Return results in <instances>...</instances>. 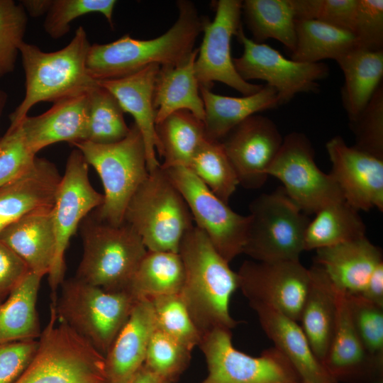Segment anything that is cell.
Listing matches in <instances>:
<instances>
[{"label":"cell","instance_id":"1","mask_svg":"<svg viewBox=\"0 0 383 383\" xmlns=\"http://www.w3.org/2000/svg\"><path fill=\"white\" fill-rule=\"evenodd\" d=\"M178 254L184 272L179 295L201 336L216 329L231 331L239 323L229 312L231 297L238 289L237 272L196 226L184 235Z\"/></svg>","mask_w":383,"mask_h":383},{"label":"cell","instance_id":"2","mask_svg":"<svg viewBox=\"0 0 383 383\" xmlns=\"http://www.w3.org/2000/svg\"><path fill=\"white\" fill-rule=\"evenodd\" d=\"M178 18L164 34L150 40L124 35L115 41L90 45L87 69L96 81L113 79L133 74L150 65H177L194 50L202 32L203 18L193 2L177 1Z\"/></svg>","mask_w":383,"mask_h":383},{"label":"cell","instance_id":"3","mask_svg":"<svg viewBox=\"0 0 383 383\" xmlns=\"http://www.w3.org/2000/svg\"><path fill=\"white\" fill-rule=\"evenodd\" d=\"M90 45L82 26L77 28L68 45L55 52L42 51L23 41L19 53L25 73V96L10 114V126L18 124L39 102L55 103L88 92L94 87L96 81L87 69Z\"/></svg>","mask_w":383,"mask_h":383},{"label":"cell","instance_id":"4","mask_svg":"<svg viewBox=\"0 0 383 383\" xmlns=\"http://www.w3.org/2000/svg\"><path fill=\"white\" fill-rule=\"evenodd\" d=\"M55 299L36 353L14 383H109L104 355L57 319Z\"/></svg>","mask_w":383,"mask_h":383},{"label":"cell","instance_id":"5","mask_svg":"<svg viewBox=\"0 0 383 383\" xmlns=\"http://www.w3.org/2000/svg\"><path fill=\"white\" fill-rule=\"evenodd\" d=\"M82 226L83 254L76 278L106 291H127L148 250L127 223L112 225L95 216Z\"/></svg>","mask_w":383,"mask_h":383},{"label":"cell","instance_id":"6","mask_svg":"<svg viewBox=\"0 0 383 383\" xmlns=\"http://www.w3.org/2000/svg\"><path fill=\"white\" fill-rule=\"evenodd\" d=\"M77 147L99 175L104 194L94 216L112 225L124 222L128 204L149 171L141 133L135 123L121 140L110 144L80 141Z\"/></svg>","mask_w":383,"mask_h":383},{"label":"cell","instance_id":"7","mask_svg":"<svg viewBox=\"0 0 383 383\" xmlns=\"http://www.w3.org/2000/svg\"><path fill=\"white\" fill-rule=\"evenodd\" d=\"M182 194L161 167L149 172L126 208L124 222L150 251L178 252L184 235L194 225Z\"/></svg>","mask_w":383,"mask_h":383},{"label":"cell","instance_id":"8","mask_svg":"<svg viewBox=\"0 0 383 383\" xmlns=\"http://www.w3.org/2000/svg\"><path fill=\"white\" fill-rule=\"evenodd\" d=\"M61 286L57 319L105 356L137 301L127 291H106L76 277Z\"/></svg>","mask_w":383,"mask_h":383},{"label":"cell","instance_id":"9","mask_svg":"<svg viewBox=\"0 0 383 383\" xmlns=\"http://www.w3.org/2000/svg\"><path fill=\"white\" fill-rule=\"evenodd\" d=\"M249 210L243 253L258 262L299 261L310 219L284 188L260 194Z\"/></svg>","mask_w":383,"mask_h":383},{"label":"cell","instance_id":"10","mask_svg":"<svg viewBox=\"0 0 383 383\" xmlns=\"http://www.w3.org/2000/svg\"><path fill=\"white\" fill-rule=\"evenodd\" d=\"M208 369L199 383H301L289 360L274 347L253 357L235 349L231 331L216 329L199 345Z\"/></svg>","mask_w":383,"mask_h":383},{"label":"cell","instance_id":"11","mask_svg":"<svg viewBox=\"0 0 383 383\" xmlns=\"http://www.w3.org/2000/svg\"><path fill=\"white\" fill-rule=\"evenodd\" d=\"M162 169L186 201L196 226L206 234L217 252L228 262L243 253L248 216L232 210L188 167Z\"/></svg>","mask_w":383,"mask_h":383},{"label":"cell","instance_id":"12","mask_svg":"<svg viewBox=\"0 0 383 383\" xmlns=\"http://www.w3.org/2000/svg\"><path fill=\"white\" fill-rule=\"evenodd\" d=\"M267 174L282 183L289 197L306 215L344 200L331 174L317 166L313 145L303 133L292 132L283 138Z\"/></svg>","mask_w":383,"mask_h":383},{"label":"cell","instance_id":"13","mask_svg":"<svg viewBox=\"0 0 383 383\" xmlns=\"http://www.w3.org/2000/svg\"><path fill=\"white\" fill-rule=\"evenodd\" d=\"M235 36L243 48L242 55L233 58L237 72L246 82H267L277 91L279 105L287 104L299 93H317L320 87L318 81L329 75L330 69L326 64L287 59L271 46L247 37L242 27Z\"/></svg>","mask_w":383,"mask_h":383},{"label":"cell","instance_id":"14","mask_svg":"<svg viewBox=\"0 0 383 383\" xmlns=\"http://www.w3.org/2000/svg\"><path fill=\"white\" fill-rule=\"evenodd\" d=\"M88 163L82 152L74 150L69 155L52 207L56 236V253L48 274L49 285L55 292L64 279L65 254L70 240L79 224L94 209L104 201V195L91 186Z\"/></svg>","mask_w":383,"mask_h":383},{"label":"cell","instance_id":"15","mask_svg":"<svg viewBox=\"0 0 383 383\" xmlns=\"http://www.w3.org/2000/svg\"><path fill=\"white\" fill-rule=\"evenodd\" d=\"M242 3L240 0H219L215 4L213 20L203 19L204 37L194 62L200 88L211 89L214 82H219L248 96L263 87L243 79L231 57L232 37L242 27Z\"/></svg>","mask_w":383,"mask_h":383},{"label":"cell","instance_id":"16","mask_svg":"<svg viewBox=\"0 0 383 383\" xmlns=\"http://www.w3.org/2000/svg\"><path fill=\"white\" fill-rule=\"evenodd\" d=\"M238 289L249 304L272 306L299 321L310 274L299 261L246 260L237 272Z\"/></svg>","mask_w":383,"mask_h":383},{"label":"cell","instance_id":"17","mask_svg":"<svg viewBox=\"0 0 383 383\" xmlns=\"http://www.w3.org/2000/svg\"><path fill=\"white\" fill-rule=\"evenodd\" d=\"M282 141L274 121L256 113L237 125L220 142L235 171L239 185L258 189L267 181V171Z\"/></svg>","mask_w":383,"mask_h":383},{"label":"cell","instance_id":"18","mask_svg":"<svg viewBox=\"0 0 383 383\" xmlns=\"http://www.w3.org/2000/svg\"><path fill=\"white\" fill-rule=\"evenodd\" d=\"M332 164L331 174L344 200L358 211L383 210V160L375 157L336 135L326 145Z\"/></svg>","mask_w":383,"mask_h":383},{"label":"cell","instance_id":"19","mask_svg":"<svg viewBox=\"0 0 383 383\" xmlns=\"http://www.w3.org/2000/svg\"><path fill=\"white\" fill-rule=\"evenodd\" d=\"M335 289V328L322 364L335 382L380 383L383 367L367 353L354 328L345 292Z\"/></svg>","mask_w":383,"mask_h":383},{"label":"cell","instance_id":"20","mask_svg":"<svg viewBox=\"0 0 383 383\" xmlns=\"http://www.w3.org/2000/svg\"><path fill=\"white\" fill-rule=\"evenodd\" d=\"M62 176L54 163L35 157L21 176L0 187V233L30 213L52 209Z\"/></svg>","mask_w":383,"mask_h":383},{"label":"cell","instance_id":"21","mask_svg":"<svg viewBox=\"0 0 383 383\" xmlns=\"http://www.w3.org/2000/svg\"><path fill=\"white\" fill-rule=\"evenodd\" d=\"M160 68V65L152 64L123 77L96 81L116 98L124 113H130L134 118V123L143 139L149 172L160 167L155 152L158 141L153 106L155 85Z\"/></svg>","mask_w":383,"mask_h":383},{"label":"cell","instance_id":"22","mask_svg":"<svg viewBox=\"0 0 383 383\" xmlns=\"http://www.w3.org/2000/svg\"><path fill=\"white\" fill-rule=\"evenodd\" d=\"M18 123L29 148L35 155L55 143L84 141L89 125L88 92L55 102L45 113L27 115Z\"/></svg>","mask_w":383,"mask_h":383},{"label":"cell","instance_id":"23","mask_svg":"<svg viewBox=\"0 0 383 383\" xmlns=\"http://www.w3.org/2000/svg\"><path fill=\"white\" fill-rule=\"evenodd\" d=\"M262 329L274 348L290 362L302 381L309 383H335L313 354L298 321L277 309L261 304H251Z\"/></svg>","mask_w":383,"mask_h":383},{"label":"cell","instance_id":"24","mask_svg":"<svg viewBox=\"0 0 383 383\" xmlns=\"http://www.w3.org/2000/svg\"><path fill=\"white\" fill-rule=\"evenodd\" d=\"M155 329L152 301H137L104 356L109 383H127L144 364L148 345Z\"/></svg>","mask_w":383,"mask_h":383},{"label":"cell","instance_id":"25","mask_svg":"<svg viewBox=\"0 0 383 383\" xmlns=\"http://www.w3.org/2000/svg\"><path fill=\"white\" fill-rule=\"evenodd\" d=\"M381 249L366 236L316 250L314 262L338 289L360 294L374 269L382 262Z\"/></svg>","mask_w":383,"mask_h":383},{"label":"cell","instance_id":"26","mask_svg":"<svg viewBox=\"0 0 383 383\" xmlns=\"http://www.w3.org/2000/svg\"><path fill=\"white\" fill-rule=\"evenodd\" d=\"M52 210L27 214L0 233V241L23 259L30 272L42 277L48 275L56 253Z\"/></svg>","mask_w":383,"mask_h":383},{"label":"cell","instance_id":"27","mask_svg":"<svg viewBox=\"0 0 383 383\" xmlns=\"http://www.w3.org/2000/svg\"><path fill=\"white\" fill-rule=\"evenodd\" d=\"M309 270V284L299 322L313 354L323 363L335 328L336 289L321 267L314 264Z\"/></svg>","mask_w":383,"mask_h":383},{"label":"cell","instance_id":"28","mask_svg":"<svg viewBox=\"0 0 383 383\" xmlns=\"http://www.w3.org/2000/svg\"><path fill=\"white\" fill-rule=\"evenodd\" d=\"M204 107V125L208 140L221 141L237 125L251 115L279 105L277 91L270 85L251 95L233 97L200 88Z\"/></svg>","mask_w":383,"mask_h":383},{"label":"cell","instance_id":"29","mask_svg":"<svg viewBox=\"0 0 383 383\" xmlns=\"http://www.w3.org/2000/svg\"><path fill=\"white\" fill-rule=\"evenodd\" d=\"M197 54L195 48L181 64L160 66L153 94L155 124L179 110L189 111L204 121V103L194 71Z\"/></svg>","mask_w":383,"mask_h":383},{"label":"cell","instance_id":"30","mask_svg":"<svg viewBox=\"0 0 383 383\" xmlns=\"http://www.w3.org/2000/svg\"><path fill=\"white\" fill-rule=\"evenodd\" d=\"M344 74L343 106L349 121L356 118L382 83L383 50L355 48L337 61Z\"/></svg>","mask_w":383,"mask_h":383},{"label":"cell","instance_id":"31","mask_svg":"<svg viewBox=\"0 0 383 383\" xmlns=\"http://www.w3.org/2000/svg\"><path fill=\"white\" fill-rule=\"evenodd\" d=\"M43 277L30 272L0 303V343L40 338L36 304Z\"/></svg>","mask_w":383,"mask_h":383},{"label":"cell","instance_id":"32","mask_svg":"<svg viewBox=\"0 0 383 383\" xmlns=\"http://www.w3.org/2000/svg\"><path fill=\"white\" fill-rule=\"evenodd\" d=\"M296 45L292 60L304 63H318L326 59L336 62L359 43L349 30L309 19H296Z\"/></svg>","mask_w":383,"mask_h":383},{"label":"cell","instance_id":"33","mask_svg":"<svg viewBox=\"0 0 383 383\" xmlns=\"http://www.w3.org/2000/svg\"><path fill=\"white\" fill-rule=\"evenodd\" d=\"M160 166L188 167L201 144L206 139L203 121L190 111L179 110L155 124Z\"/></svg>","mask_w":383,"mask_h":383},{"label":"cell","instance_id":"34","mask_svg":"<svg viewBox=\"0 0 383 383\" xmlns=\"http://www.w3.org/2000/svg\"><path fill=\"white\" fill-rule=\"evenodd\" d=\"M184 272L178 252L148 250L139 263L127 292L136 301L179 294Z\"/></svg>","mask_w":383,"mask_h":383},{"label":"cell","instance_id":"35","mask_svg":"<svg viewBox=\"0 0 383 383\" xmlns=\"http://www.w3.org/2000/svg\"><path fill=\"white\" fill-rule=\"evenodd\" d=\"M304 236V250H317L365 236L359 211L345 200L331 203L316 213Z\"/></svg>","mask_w":383,"mask_h":383},{"label":"cell","instance_id":"36","mask_svg":"<svg viewBox=\"0 0 383 383\" xmlns=\"http://www.w3.org/2000/svg\"><path fill=\"white\" fill-rule=\"evenodd\" d=\"M242 13L253 41L275 39L292 52L296 45V18L291 0H245Z\"/></svg>","mask_w":383,"mask_h":383},{"label":"cell","instance_id":"37","mask_svg":"<svg viewBox=\"0 0 383 383\" xmlns=\"http://www.w3.org/2000/svg\"><path fill=\"white\" fill-rule=\"evenodd\" d=\"M188 168L226 204L239 185L235 171L220 141L206 138L194 155Z\"/></svg>","mask_w":383,"mask_h":383},{"label":"cell","instance_id":"38","mask_svg":"<svg viewBox=\"0 0 383 383\" xmlns=\"http://www.w3.org/2000/svg\"><path fill=\"white\" fill-rule=\"evenodd\" d=\"M89 125L87 139L97 144H110L123 139L129 133L116 98L106 88L96 84L88 91Z\"/></svg>","mask_w":383,"mask_h":383},{"label":"cell","instance_id":"39","mask_svg":"<svg viewBox=\"0 0 383 383\" xmlns=\"http://www.w3.org/2000/svg\"><path fill=\"white\" fill-rule=\"evenodd\" d=\"M345 294L358 338L369 355L383 367V306L359 294Z\"/></svg>","mask_w":383,"mask_h":383},{"label":"cell","instance_id":"40","mask_svg":"<svg viewBox=\"0 0 383 383\" xmlns=\"http://www.w3.org/2000/svg\"><path fill=\"white\" fill-rule=\"evenodd\" d=\"M151 301L158 330L191 351L199 346L201 336L179 294L160 296Z\"/></svg>","mask_w":383,"mask_h":383},{"label":"cell","instance_id":"41","mask_svg":"<svg viewBox=\"0 0 383 383\" xmlns=\"http://www.w3.org/2000/svg\"><path fill=\"white\" fill-rule=\"evenodd\" d=\"M28 25L21 3L0 0V78L13 72Z\"/></svg>","mask_w":383,"mask_h":383},{"label":"cell","instance_id":"42","mask_svg":"<svg viewBox=\"0 0 383 383\" xmlns=\"http://www.w3.org/2000/svg\"><path fill=\"white\" fill-rule=\"evenodd\" d=\"M192 352L156 328L144 364L169 383H173L187 367Z\"/></svg>","mask_w":383,"mask_h":383},{"label":"cell","instance_id":"43","mask_svg":"<svg viewBox=\"0 0 383 383\" xmlns=\"http://www.w3.org/2000/svg\"><path fill=\"white\" fill-rule=\"evenodd\" d=\"M116 3L114 0H52L43 23L44 30L50 38H61L69 32L72 21L91 13L102 14L113 27Z\"/></svg>","mask_w":383,"mask_h":383},{"label":"cell","instance_id":"44","mask_svg":"<svg viewBox=\"0 0 383 383\" xmlns=\"http://www.w3.org/2000/svg\"><path fill=\"white\" fill-rule=\"evenodd\" d=\"M356 149L383 160V82L361 113L349 121Z\"/></svg>","mask_w":383,"mask_h":383},{"label":"cell","instance_id":"45","mask_svg":"<svg viewBox=\"0 0 383 383\" xmlns=\"http://www.w3.org/2000/svg\"><path fill=\"white\" fill-rule=\"evenodd\" d=\"M35 157L27 144L21 124L9 126L0 138V187L24 174Z\"/></svg>","mask_w":383,"mask_h":383},{"label":"cell","instance_id":"46","mask_svg":"<svg viewBox=\"0 0 383 383\" xmlns=\"http://www.w3.org/2000/svg\"><path fill=\"white\" fill-rule=\"evenodd\" d=\"M296 19L319 21L353 33L357 0H291Z\"/></svg>","mask_w":383,"mask_h":383},{"label":"cell","instance_id":"47","mask_svg":"<svg viewBox=\"0 0 383 383\" xmlns=\"http://www.w3.org/2000/svg\"><path fill=\"white\" fill-rule=\"evenodd\" d=\"M353 33L360 48L383 50L382 0H357Z\"/></svg>","mask_w":383,"mask_h":383},{"label":"cell","instance_id":"48","mask_svg":"<svg viewBox=\"0 0 383 383\" xmlns=\"http://www.w3.org/2000/svg\"><path fill=\"white\" fill-rule=\"evenodd\" d=\"M38 346V339L0 343V383H14L33 359Z\"/></svg>","mask_w":383,"mask_h":383},{"label":"cell","instance_id":"49","mask_svg":"<svg viewBox=\"0 0 383 383\" xmlns=\"http://www.w3.org/2000/svg\"><path fill=\"white\" fill-rule=\"evenodd\" d=\"M30 272L23 259L0 241V300L6 297Z\"/></svg>","mask_w":383,"mask_h":383},{"label":"cell","instance_id":"50","mask_svg":"<svg viewBox=\"0 0 383 383\" xmlns=\"http://www.w3.org/2000/svg\"><path fill=\"white\" fill-rule=\"evenodd\" d=\"M359 295L383 306V262L373 271Z\"/></svg>","mask_w":383,"mask_h":383},{"label":"cell","instance_id":"51","mask_svg":"<svg viewBox=\"0 0 383 383\" xmlns=\"http://www.w3.org/2000/svg\"><path fill=\"white\" fill-rule=\"evenodd\" d=\"M19 2L27 14L37 18L47 14L52 6V0H23Z\"/></svg>","mask_w":383,"mask_h":383},{"label":"cell","instance_id":"52","mask_svg":"<svg viewBox=\"0 0 383 383\" xmlns=\"http://www.w3.org/2000/svg\"><path fill=\"white\" fill-rule=\"evenodd\" d=\"M127 383H169L143 364Z\"/></svg>","mask_w":383,"mask_h":383},{"label":"cell","instance_id":"53","mask_svg":"<svg viewBox=\"0 0 383 383\" xmlns=\"http://www.w3.org/2000/svg\"><path fill=\"white\" fill-rule=\"evenodd\" d=\"M7 101H8V94L0 87V117L4 110Z\"/></svg>","mask_w":383,"mask_h":383},{"label":"cell","instance_id":"54","mask_svg":"<svg viewBox=\"0 0 383 383\" xmlns=\"http://www.w3.org/2000/svg\"><path fill=\"white\" fill-rule=\"evenodd\" d=\"M301 383H309V382L302 381Z\"/></svg>","mask_w":383,"mask_h":383},{"label":"cell","instance_id":"55","mask_svg":"<svg viewBox=\"0 0 383 383\" xmlns=\"http://www.w3.org/2000/svg\"><path fill=\"white\" fill-rule=\"evenodd\" d=\"M2 301L0 300V303Z\"/></svg>","mask_w":383,"mask_h":383}]
</instances>
